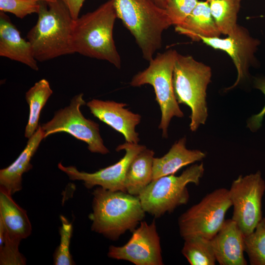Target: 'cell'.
Wrapping results in <instances>:
<instances>
[{
    "mask_svg": "<svg viewBox=\"0 0 265 265\" xmlns=\"http://www.w3.org/2000/svg\"><path fill=\"white\" fill-rule=\"evenodd\" d=\"M20 241L11 239L0 224V265H24L26 259L19 252Z\"/></svg>",
    "mask_w": 265,
    "mask_h": 265,
    "instance_id": "484cf974",
    "label": "cell"
},
{
    "mask_svg": "<svg viewBox=\"0 0 265 265\" xmlns=\"http://www.w3.org/2000/svg\"><path fill=\"white\" fill-rule=\"evenodd\" d=\"M206 0L209 2H210V1H211L212 0Z\"/></svg>",
    "mask_w": 265,
    "mask_h": 265,
    "instance_id": "836d02e7",
    "label": "cell"
},
{
    "mask_svg": "<svg viewBox=\"0 0 265 265\" xmlns=\"http://www.w3.org/2000/svg\"><path fill=\"white\" fill-rule=\"evenodd\" d=\"M92 194V212L89 215L91 230L110 240H117L128 231L132 232L145 217L138 196L101 186Z\"/></svg>",
    "mask_w": 265,
    "mask_h": 265,
    "instance_id": "7a4b0ae2",
    "label": "cell"
},
{
    "mask_svg": "<svg viewBox=\"0 0 265 265\" xmlns=\"http://www.w3.org/2000/svg\"><path fill=\"white\" fill-rule=\"evenodd\" d=\"M182 253L191 265H214L216 262L211 239L201 237L184 239Z\"/></svg>",
    "mask_w": 265,
    "mask_h": 265,
    "instance_id": "cb8c5ba5",
    "label": "cell"
},
{
    "mask_svg": "<svg viewBox=\"0 0 265 265\" xmlns=\"http://www.w3.org/2000/svg\"><path fill=\"white\" fill-rule=\"evenodd\" d=\"M245 252L251 265H265V217L251 234L245 236Z\"/></svg>",
    "mask_w": 265,
    "mask_h": 265,
    "instance_id": "d4e9b609",
    "label": "cell"
},
{
    "mask_svg": "<svg viewBox=\"0 0 265 265\" xmlns=\"http://www.w3.org/2000/svg\"><path fill=\"white\" fill-rule=\"evenodd\" d=\"M60 218L61 222L59 231L60 242L54 254L53 263L55 265H75L70 252L73 225L63 215H60Z\"/></svg>",
    "mask_w": 265,
    "mask_h": 265,
    "instance_id": "4316f807",
    "label": "cell"
},
{
    "mask_svg": "<svg viewBox=\"0 0 265 265\" xmlns=\"http://www.w3.org/2000/svg\"><path fill=\"white\" fill-rule=\"evenodd\" d=\"M204 171L203 163L194 164L179 176L173 174L153 180L138 196L143 209L158 218L186 204L189 198L186 186L198 185Z\"/></svg>",
    "mask_w": 265,
    "mask_h": 265,
    "instance_id": "8992f818",
    "label": "cell"
},
{
    "mask_svg": "<svg viewBox=\"0 0 265 265\" xmlns=\"http://www.w3.org/2000/svg\"><path fill=\"white\" fill-rule=\"evenodd\" d=\"M44 138V131L39 125L17 159L8 167L0 169V187L12 195L22 189V175L32 168L30 160Z\"/></svg>",
    "mask_w": 265,
    "mask_h": 265,
    "instance_id": "e0dca14e",
    "label": "cell"
},
{
    "mask_svg": "<svg viewBox=\"0 0 265 265\" xmlns=\"http://www.w3.org/2000/svg\"><path fill=\"white\" fill-rule=\"evenodd\" d=\"M0 55L38 70L30 43L21 36L9 16L2 11L0 12Z\"/></svg>",
    "mask_w": 265,
    "mask_h": 265,
    "instance_id": "2e32d148",
    "label": "cell"
},
{
    "mask_svg": "<svg viewBox=\"0 0 265 265\" xmlns=\"http://www.w3.org/2000/svg\"><path fill=\"white\" fill-rule=\"evenodd\" d=\"M37 0L38 1H44V2H47V3H50V2H55L57 0Z\"/></svg>",
    "mask_w": 265,
    "mask_h": 265,
    "instance_id": "d6a6232c",
    "label": "cell"
},
{
    "mask_svg": "<svg viewBox=\"0 0 265 265\" xmlns=\"http://www.w3.org/2000/svg\"><path fill=\"white\" fill-rule=\"evenodd\" d=\"M242 0H212V15L221 34L228 35L236 28L237 15Z\"/></svg>",
    "mask_w": 265,
    "mask_h": 265,
    "instance_id": "603a6c76",
    "label": "cell"
},
{
    "mask_svg": "<svg viewBox=\"0 0 265 265\" xmlns=\"http://www.w3.org/2000/svg\"><path fill=\"white\" fill-rule=\"evenodd\" d=\"M117 18L134 36L143 58L150 61L160 49L162 33L172 26L164 9L153 0H113Z\"/></svg>",
    "mask_w": 265,
    "mask_h": 265,
    "instance_id": "277c9868",
    "label": "cell"
},
{
    "mask_svg": "<svg viewBox=\"0 0 265 265\" xmlns=\"http://www.w3.org/2000/svg\"><path fill=\"white\" fill-rule=\"evenodd\" d=\"M67 7L74 20L79 18L80 9L85 0H60Z\"/></svg>",
    "mask_w": 265,
    "mask_h": 265,
    "instance_id": "4dcf8cb0",
    "label": "cell"
},
{
    "mask_svg": "<svg viewBox=\"0 0 265 265\" xmlns=\"http://www.w3.org/2000/svg\"><path fill=\"white\" fill-rule=\"evenodd\" d=\"M40 1L36 0H0V11L9 12L23 19L29 14L38 13Z\"/></svg>",
    "mask_w": 265,
    "mask_h": 265,
    "instance_id": "f1b7e54d",
    "label": "cell"
},
{
    "mask_svg": "<svg viewBox=\"0 0 265 265\" xmlns=\"http://www.w3.org/2000/svg\"><path fill=\"white\" fill-rule=\"evenodd\" d=\"M37 14V22L26 36L35 59L43 62L74 53L71 33L74 20L66 6L60 0L40 1Z\"/></svg>",
    "mask_w": 265,
    "mask_h": 265,
    "instance_id": "3957f363",
    "label": "cell"
},
{
    "mask_svg": "<svg viewBox=\"0 0 265 265\" xmlns=\"http://www.w3.org/2000/svg\"><path fill=\"white\" fill-rule=\"evenodd\" d=\"M178 53L169 50L151 60L147 68L136 74L130 82L132 86L151 85L156 94V100L161 112L159 128L162 137H168V128L173 117L182 118L184 114L176 99L173 86V73Z\"/></svg>",
    "mask_w": 265,
    "mask_h": 265,
    "instance_id": "52a82bcc",
    "label": "cell"
},
{
    "mask_svg": "<svg viewBox=\"0 0 265 265\" xmlns=\"http://www.w3.org/2000/svg\"><path fill=\"white\" fill-rule=\"evenodd\" d=\"M154 152L145 148L132 159L125 178V187L128 193L138 196L153 180Z\"/></svg>",
    "mask_w": 265,
    "mask_h": 265,
    "instance_id": "44dd1931",
    "label": "cell"
},
{
    "mask_svg": "<svg viewBox=\"0 0 265 265\" xmlns=\"http://www.w3.org/2000/svg\"><path fill=\"white\" fill-rule=\"evenodd\" d=\"M52 94L50 84L46 79L36 82L26 92L25 98L29 106V113L25 129L26 137L29 138L36 132L41 110Z\"/></svg>",
    "mask_w": 265,
    "mask_h": 265,
    "instance_id": "7402d4cb",
    "label": "cell"
},
{
    "mask_svg": "<svg viewBox=\"0 0 265 265\" xmlns=\"http://www.w3.org/2000/svg\"><path fill=\"white\" fill-rule=\"evenodd\" d=\"M200 41L214 49L225 52L232 58L237 71V78L232 86L226 88V91L249 78V68L256 63L255 53L261 42L252 37L246 28L238 25L234 31L225 38L198 36L196 41Z\"/></svg>",
    "mask_w": 265,
    "mask_h": 265,
    "instance_id": "4fadbf2b",
    "label": "cell"
},
{
    "mask_svg": "<svg viewBox=\"0 0 265 265\" xmlns=\"http://www.w3.org/2000/svg\"><path fill=\"white\" fill-rule=\"evenodd\" d=\"M108 257L130 262L135 265H162L160 238L155 220L150 224L141 221L124 245L109 246Z\"/></svg>",
    "mask_w": 265,
    "mask_h": 265,
    "instance_id": "7c38bea8",
    "label": "cell"
},
{
    "mask_svg": "<svg viewBox=\"0 0 265 265\" xmlns=\"http://www.w3.org/2000/svg\"><path fill=\"white\" fill-rule=\"evenodd\" d=\"M198 0H168L165 9L175 26L182 24L197 5Z\"/></svg>",
    "mask_w": 265,
    "mask_h": 265,
    "instance_id": "83f0119b",
    "label": "cell"
},
{
    "mask_svg": "<svg viewBox=\"0 0 265 265\" xmlns=\"http://www.w3.org/2000/svg\"><path fill=\"white\" fill-rule=\"evenodd\" d=\"M145 148L144 145L138 143L126 142L120 144L116 150H125L124 157L116 163L93 173L80 171L74 166H64L61 162L58 164V167L66 173L70 180L82 181L88 189L99 186L112 191L127 192L125 178L128 169L134 158Z\"/></svg>",
    "mask_w": 265,
    "mask_h": 265,
    "instance_id": "8fae6325",
    "label": "cell"
},
{
    "mask_svg": "<svg viewBox=\"0 0 265 265\" xmlns=\"http://www.w3.org/2000/svg\"><path fill=\"white\" fill-rule=\"evenodd\" d=\"M0 223L12 239L21 241L31 233V224L26 211L15 202L12 195L0 187Z\"/></svg>",
    "mask_w": 265,
    "mask_h": 265,
    "instance_id": "ac0fdd59",
    "label": "cell"
},
{
    "mask_svg": "<svg viewBox=\"0 0 265 265\" xmlns=\"http://www.w3.org/2000/svg\"><path fill=\"white\" fill-rule=\"evenodd\" d=\"M86 105L95 117L122 133L126 142L138 143L139 138L135 129L141 116L125 108L126 104L93 99Z\"/></svg>",
    "mask_w": 265,
    "mask_h": 265,
    "instance_id": "5bb4252c",
    "label": "cell"
},
{
    "mask_svg": "<svg viewBox=\"0 0 265 265\" xmlns=\"http://www.w3.org/2000/svg\"><path fill=\"white\" fill-rule=\"evenodd\" d=\"M83 95L80 93L74 97L69 106L57 111L52 119L41 126L45 138L57 132H67L85 142L91 152L106 154L109 151L104 144L99 124L85 118L80 110L86 104Z\"/></svg>",
    "mask_w": 265,
    "mask_h": 265,
    "instance_id": "30bf717a",
    "label": "cell"
},
{
    "mask_svg": "<svg viewBox=\"0 0 265 265\" xmlns=\"http://www.w3.org/2000/svg\"><path fill=\"white\" fill-rule=\"evenodd\" d=\"M186 143V138L182 137L163 156L154 158L153 180L174 174L182 167L205 158L206 154L200 150L187 149Z\"/></svg>",
    "mask_w": 265,
    "mask_h": 265,
    "instance_id": "d6986e66",
    "label": "cell"
},
{
    "mask_svg": "<svg viewBox=\"0 0 265 265\" xmlns=\"http://www.w3.org/2000/svg\"><path fill=\"white\" fill-rule=\"evenodd\" d=\"M117 18L113 0H109L74 20L71 33L74 53L106 60L120 68L121 60L113 37Z\"/></svg>",
    "mask_w": 265,
    "mask_h": 265,
    "instance_id": "6da1fadb",
    "label": "cell"
},
{
    "mask_svg": "<svg viewBox=\"0 0 265 265\" xmlns=\"http://www.w3.org/2000/svg\"><path fill=\"white\" fill-rule=\"evenodd\" d=\"M233 207L232 219L245 236L255 230L263 217L262 199L265 192V181L262 173L239 175L229 189Z\"/></svg>",
    "mask_w": 265,
    "mask_h": 265,
    "instance_id": "9c48e42d",
    "label": "cell"
},
{
    "mask_svg": "<svg viewBox=\"0 0 265 265\" xmlns=\"http://www.w3.org/2000/svg\"><path fill=\"white\" fill-rule=\"evenodd\" d=\"M254 87L260 90L265 97V77H256L254 79ZM265 115V104L258 113L253 114L247 121V127L252 132L258 131L262 127Z\"/></svg>",
    "mask_w": 265,
    "mask_h": 265,
    "instance_id": "f546056e",
    "label": "cell"
},
{
    "mask_svg": "<svg viewBox=\"0 0 265 265\" xmlns=\"http://www.w3.org/2000/svg\"><path fill=\"white\" fill-rule=\"evenodd\" d=\"M210 66L196 61L190 55L178 53L173 73V86L178 104L191 109L190 130L195 132L204 125L208 116L207 89L211 82Z\"/></svg>",
    "mask_w": 265,
    "mask_h": 265,
    "instance_id": "5b68a950",
    "label": "cell"
},
{
    "mask_svg": "<svg viewBox=\"0 0 265 265\" xmlns=\"http://www.w3.org/2000/svg\"><path fill=\"white\" fill-rule=\"evenodd\" d=\"M154 2L159 7L165 9L168 0H153Z\"/></svg>",
    "mask_w": 265,
    "mask_h": 265,
    "instance_id": "1f68e13d",
    "label": "cell"
},
{
    "mask_svg": "<svg viewBox=\"0 0 265 265\" xmlns=\"http://www.w3.org/2000/svg\"><path fill=\"white\" fill-rule=\"evenodd\" d=\"M175 30L193 41H196L198 36L215 37L221 34L212 15L210 3L206 0L199 1L185 21L175 26Z\"/></svg>",
    "mask_w": 265,
    "mask_h": 265,
    "instance_id": "ffe728a7",
    "label": "cell"
},
{
    "mask_svg": "<svg viewBox=\"0 0 265 265\" xmlns=\"http://www.w3.org/2000/svg\"><path fill=\"white\" fill-rule=\"evenodd\" d=\"M245 236L232 218L225 219L211 239L216 262L220 265H246L244 258Z\"/></svg>",
    "mask_w": 265,
    "mask_h": 265,
    "instance_id": "9a60e30c",
    "label": "cell"
},
{
    "mask_svg": "<svg viewBox=\"0 0 265 265\" xmlns=\"http://www.w3.org/2000/svg\"><path fill=\"white\" fill-rule=\"evenodd\" d=\"M229 189L219 188L205 195L178 219L183 238L201 237L212 239L223 224L225 214L232 206Z\"/></svg>",
    "mask_w": 265,
    "mask_h": 265,
    "instance_id": "ba28073f",
    "label": "cell"
}]
</instances>
